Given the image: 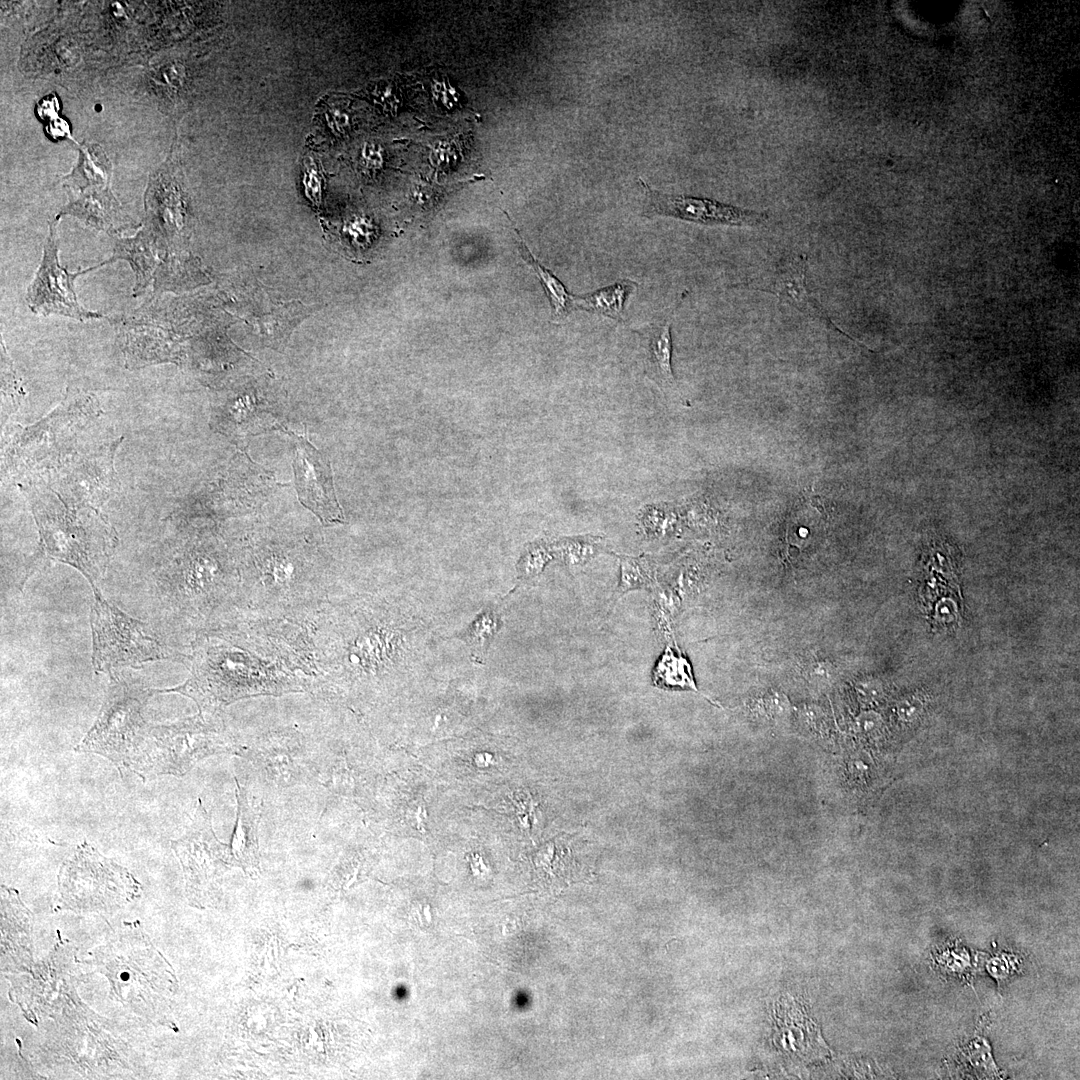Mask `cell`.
I'll return each mask as SVG.
<instances>
[{"instance_id":"1","label":"cell","mask_w":1080,"mask_h":1080,"mask_svg":"<svg viewBox=\"0 0 1080 1080\" xmlns=\"http://www.w3.org/2000/svg\"><path fill=\"white\" fill-rule=\"evenodd\" d=\"M26 492L39 546L23 583L40 562L50 559L72 566L92 589L98 588L118 543L114 528L99 510L70 507L40 482L28 481Z\"/></svg>"},{"instance_id":"2","label":"cell","mask_w":1080,"mask_h":1080,"mask_svg":"<svg viewBox=\"0 0 1080 1080\" xmlns=\"http://www.w3.org/2000/svg\"><path fill=\"white\" fill-rule=\"evenodd\" d=\"M99 714L76 752L93 753L113 762L119 770L129 769L138 745L149 725L144 709L158 689L139 677L114 671Z\"/></svg>"},{"instance_id":"3","label":"cell","mask_w":1080,"mask_h":1080,"mask_svg":"<svg viewBox=\"0 0 1080 1080\" xmlns=\"http://www.w3.org/2000/svg\"><path fill=\"white\" fill-rule=\"evenodd\" d=\"M99 413L93 395L67 393L51 413L11 435L7 465L28 479L43 474L75 451L77 436Z\"/></svg>"},{"instance_id":"4","label":"cell","mask_w":1080,"mask_h":1080,"mask_svg":"<svg viewBox=\"0 0 1080 1080\" xmlns=\"http://www.w3.org/2000/svg\"><path fill=\"white\" fill-rule=\"evenodd\" d=\"M90 612L92 664L97 673L140 669L148 662L175 660L169 648L146 622L133 618L93 589Z\"/></svg>"},{"instance_id":"5","label":"cell","mask_w":1080,"mask_h":1080,"mask_svg":"<svg viewBox=\"0 0 1080 1080\" xmlns=\"http://www.w3.org/2000/svg\"><path fill=\"white\" fill-rule=\"evenodd\" d=\"M131 873L84 841L64 861L58 876L59 903L74 911H111L138 897Z\"/></svg>"},{"instance_id":"6","label":"cell","mask_w":1080,"mask_h":1080,"mask_svg":"<svg viewBox=\"0 0 1080 1080\" xmlns=\"http://www.w3.org/2000/svg\"><path fill=\"white\" fill-rule=\"evenodd\" d=\"M218 747V731L202 712L171 724L149 723L129 769L142 779L148 775H182Z\"/></svg>"},{"instance_id":"7","label":"cell","mask_w":1080,"mask_h":1080,"mask_svg":"<svg viewBox=\"0 0 1080 1080\" xmlns=\"http://www.w3.org/2000/svg\"><path fill=\"white\" fill-rule=\"evenodd\" d=\"M121 439L87 451H74L53 468L28 481L40 482L73 508L99 510L116 492L114 456Z\"/></svg>"},{"instance_id":"8","label":"cell","mask_w":1080,"mask_h":1080,"mask_svg":"<svg viewBox=\"0 0 1080 1080\" xmlns=\"http://www.w3.org/2000/svg\"><path fill=\"white\" fill-rule=\"evenodd\" d=\"M107 264L103 262L78 272H69L58 260L55 222L50 225L43 256L34 280L27 289V303L36 314H57L77 320L101 318L98 312L83 308L77 300L74 281L81 274Z\"/></svg>"},{"instance_id":"9","label":"cell","mask_w":1080,"mask_h":1080,"mask_svg":"<svg viewBox=\"0 0 1080 1080\" xmlns=\"http://www.w3.org/2000/svg\"><path fill=\"white\" fill-rule=\"evenodd\" d=\"M638 183L645 197L642 216L647 218L664 216L709 226H758L769 218L765 212L711 198L664 193L652 188L642 177H638Z\"/></svg>"},{"instance_id":"10","label":"cell","mask_w":1080,"mask_h":1080,"mask_svg":"<svg viewBox=\"0 0 1080 1080\" xmlns=\"http://www.w3.org/2000/svg\"><path fill=\"white\" fill-rule=\"evenodd\" d=\"M289 434L296 443L293 468L300 502L312 511L323 525L344 522L327 458L305 438L294 433Z\"/></svg>"},{"instance_id":"11","label":"cell","mask_w":1080,"mask_h":1080,"mask_svg":"<svg viewBox=\"0 0 1080 1080\" xmlns=\"http://www.w3.org/2000/svg\"><path fill=\"white\" fill-rule=\"evenodd\" d=\"M735 287L771 293L780 302L793 306L800 312L823 323L829 329L837 331L859 346L868 349L865 345L839 329L812 294L807 282V256L804 254L788 257L779 262L768 275L739 283ZM868 350L873 352L870 349Z\"/></svg>"},{"instance_id":"12","label":"cell","mask_w":1080,"mask_h":1080,"mask_svg":"<svg viewBox=\"0 0 1080 1080\" xmlns=\"http://www.w3.org/2000/svg\"><path fill=\"white\" fill-rule=\"evenodd\" d=\"M171 846L184 866L190 887L194 888L208 880L209 872L226 857V845L217 840L200 802L189 829L173 840Z\"/></svg>"},{"instance_id":"13","label":"cell","mask_w":1080,"mask_h":1080,"mask_svg":"<svg viewBox=\"0 0 1080 1080\" xmlns=\"http://www.w3.org/2000/svg\"><path fill=\"white\" fill-rule=\"evenodd\" d=\"M686 292L681 296L678 305L661 323L655 324L647 332V345L645 350V368L648 377L663 390L675 387V378L671 366L672 339L671 320L676 309L680 306Z\"/></svg>"},{"instance_id":"14","label":"cell","mask_w":1080,"mask_h":1080,"mask_svg":"<svg viewBox=\"0 0 1080 1080\" xmlns=\"http://www.w3.org/2000/svg\"><path fill=\"white\" fill-rule=\"evenodd\" d=\"M117 259L127 260L135 273L134 292H141L150 282L156 265L155 254L149 239L142 233L130 239H121L115 244L113 256L107 263Z\"/></svg>"},{"instance_id":"15","label":"cell","mask_w":1080,"mask_h":1080,"mask_svg":"<svg viewBox=\"0 0 1080 1080\" xmlns=\"http://www.w3.org/2000/svg\"><path fill=\"white\" fill-rule=\"evenodd\" d=\"M634 285L629 280H623L591 294L575 296V308L622 321L623 305Z\"/></svg>"},{"instance_id":"16","label":"cell","mask_w":1080,"mask_h":1080,"mask_svg":"<svg viewBox=\"0 0 1080 1080\" xmlns=\"http://www.w3.org/2000/svg\"><path fill=\"white\" fill-rule=\"evenodd\" d=\"M519 239L520 252L523 259L531 266L539 281L541 282L544 291L549 298L553 309V316L555 318H564L569 312L575 308V296L569 294L564 287L563 283L554 276L547 268L542 266L538 260L533 256L527 245L522 240L521 236L517 233Z\"/></svg>"},{"instance_id":"17","label":"cell","mask_w":1080,"mask_h":1080,"mask_svg":"<svg viewBox=\"0 0 1080 1080\" xmlns=\"http://www.w3.org/2000/svg\"><path fill=\"white\" fill-rule=\"evenodd\" d=\"M620 560L621 577L618 594L622 595L629 590L650 588L653 584V576L648 560L640 557L618 556Z\"/></svg>"},{"instance_id":"18","label":"cell","mask_w":1080,"mask_h":1080,"mask_svg":"<svg viewBox=\"0 0 1080 1080\" xmlns=\"http://www.w3.org/2000/svg\"><path fill=\"white\" fill-rule=\"evenodd\" d=\"M1 381H2V395L6 401L10 404V413L17 410L23 391L20 382L16 376L12 362L7 354V351L1 343Z\"/></svg>"},{"instance_id":"19","label":"cell","mask_w":1080,"mask_h":1080,"mask_svg":"<svg viewBox=\"0 0 1080 1080\" xmlns=\"http://www.w3.org/2000/svg\"><path fill=\"white\" fill-rule=\"evenodd\" d=\"M305 192L310 201L317 207L321 203L323 176L317 164L311 158L305 162L304 181Z\"/></svg>"},{"instance_id":"20","label":"cell","mask_w":1080,"mask_h":1080,"mask_svg":"<svg viewBox=\"0 0 1080 1080\" xmlns=\"http://www.w3.org/2000/svg\"><path fill=\"white\" fill-rule=\"evenodd\" d=\"M601 549L599 539L595 537H583L569 543V557L573 563H586L599 553Z\"/></svg>"},{"instance_id":"21","label":"cell","mask_w":1080,"mask_h":1080,"mask_svg":"<svg viewBox=\"0 0 1080 1080\" xmlns=\"http://www.w3.org/2000/svg\"><path fill=\"white\" fill-rule=\"evenodd\" d=\"M373 99L385 111L396 114L400 106V97L395 87L389 82L377 84L372 92Z\"/></svg>"},{"instance_id":"22","label":"cell","mask_w":1080,"mask_h":1080,"mask_svg":"<svg viewBox=\"0 0 1080 1080\" xmlns=\"http://www.w3.org/2000/svg\"><path fill=\"white\" fill-rule=\"evenodd\" d=\"M458 155L455 142L441 141L432 148L430 161L438 167H444L452 165V163L456 161Z\"/></svg>"},{"instance_id":"23","label":"cell","mask_w":1080,"mask_h":1080,"mask_svg":"<svg viewBox=\"0 0 1080 1080\" xmlns=\"http://www.w3.org/2000/svg\"><path fill=\"white\" fill-rule=\"evenodd\" d=\"M326 119L331 130L336 134H343L350 128L349 113L339 106L333 105L326 112Z\"/></svg>"},{"instance_id":"24","label":"cell","mask_w":1080,"mask_h":1080,"mask_svg":"<svg viewBox=\"0 0 1080 1080\" xmlns=\"http://www.w3.org/2000/svg\"><path fill=\"white\" fill-rule=\"evenodd\" d=\"M383 149L374 142L366 143L361 151V161L367 169H377L383 163Z\"/></svg>"},{"instance_id":"25","label":"cell","mask_w":1080,"mask_h":1080,"mask_svg":"<svg viewBox=\"0 0 1080 1080\" xmlns=\"http://www.w3.org/2000/svg\"><path fill=\"white\" fill-rule=\"evenodd\" d=\"M454 89L446 82H438L434 86V94L443 105L446 107L453 106L457 101V95L454 93Z\"/></svg>"}]
</instances>
